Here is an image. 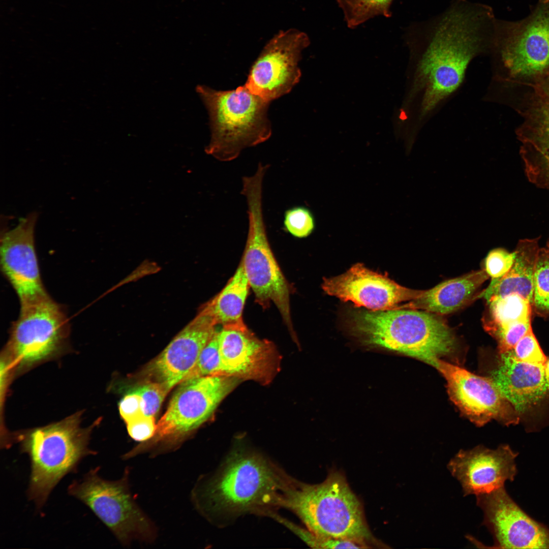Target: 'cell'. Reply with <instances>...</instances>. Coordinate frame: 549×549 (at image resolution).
<instances>
[{"instance_id":"cell-1","label":"cell","mask_w":549,"mask_h":549,"mask_svg":"<svg viewBox=\"0 0 549 549\" xmlns=\"http://www.w3.org/2000/svg\"><path fill=\"white\" fill-rule=\"evenodd\" d=\"M497 20L487 5L454 0L439 16L420 25L410 43L408 102L415 136L461 86L472 60L490 51Z\"/></svg>"},{"instance_id":"cell-2","label":"cell","mask_w":549,"mask_h":549,"mask_svg":"<svg viewBox=\"0 0 549 549\" xmlns=\"http://www.w3.org/2000/svg\"><path fill=\"white\" fill-rule=\"evenodd\" d=\"M298 480L267 456L244 446L232 449L192 491L196 509L211 523L228 525L246 514L275 518L287 508Z\"/></svg>"},{"instance_id":"cell-3","label":"cell","mask_w":549,"mask_h":549,"mask_svg":"<svg viewBox=\"0 0 549 549\" xmlns=\"http://www.w3.org/2000/svg\"><path fill=\"white\" fill-rule=\"evenodd\" d=\"M364 345L401 353L432 364L456 348L455 337L437 314L413 309L358 310L347 320Z\"/></svg>"},{"instance_id":"cell-4","label":"cell","mask_w":549,"mask_h":549,"mask_svg":"<svg viewBox=\"0 0 549 549\" xmlns=\"http://www.w3.org/2000/svg\"><path fill=\"white\" fill-rule=\"evenodd\" d=\"M287 509L317 535L352 540L367 548L386 547L372 534L361 501L339 471H330L319 483L298 480Z\"/></svg>"},{"instance_id":"cell-5","label":"cell","mask_w":549,"mask_h":549,"mask_svg":"<svg viewBox=\"0 0 549 549\" xmlns=\"http://www.w3.org/2000/svg\"><path fill=\"white\" fill-rule=\"evenodd\" d=\"M80 414L36 428L15 436L21 451L30 462L27 496L38 508L45 503L50 494L68 474L76 472L85 456L94 455L88 448L94 426L82 428Z\"/></svg>"},{"instance_id":"cell-6","label":"cell","mask_w":549,"mask_h":549,"mask_svg":"<svg viewBox=\"0 0 549 549\" xmlns=\"http://www.w3.org/2000/svg\"><path fill=\"white\" fill-rule=\"evenodd\" d=\"M196 90L209 117L211 137L205 151L217 160L229 162L246 148L267 140L271 134L267 116L269 102L245 86L219 91L199 85Z\"/></svg>"},{"instance_id":"cell-7","label":"cell","mask_w":549,"mask_h":549,"mask_svg":"<svg viewBox=\"0 0 549 549\" xmlns=\"http://www.w3.org/2000/svg\"><path fill=\"white\" fill-rule=\"evenodd\" d=\"M240 381L226 376H206L182 381L157 424L154 437L129 451V456L133 458L148 453L154 458L174 450L211 416Z\"/></svg>"},{"instance_id":"cell-8","label":"cell","mask_w":549,"mask_h":549,"mask_svg":"<svg viewBox=\"0 0 549 549\" xmlns=\"http://www.w3.org/2000/svg\"><path fill=\"white\" fill-rule=\"evenodd\" d=\"M263 180L259 175L247 176L242 180L240 194L247 201L249 227L241 261L256 301L264 309L272 302L294 335L290 316V289L271 250L263 219Z\"/></svg>"},{"instance_id":"cell-9","label":"cell","mask_w":549,"mask_h":549,"mask_svg":"<svg viewBox=\"0 0 549 549\" xmlns=\"http://www.w3.org/2000/svg\"><path fill=\"white\" fill-rule=\"evenodd\" d=\"M99 470L92 469L81 479L73 481L69 494L88 506L122 545L153 542L157 529L132 494L129 470L126 469L120 479L108 480L100 476Z\"/></svg>"},{"instance_id":"cell-10","label":"cell","mask_w":549,"mask_h":549,"mask_svg":"<svg viewBox=\"0 0 549 549\" xmlns=\"http://www.w3.org/2000/svg\"><path fill=\"white\" fill-rule=\"evenodd\" d=\"M513 77H540L549 70V0H538L519 20L497 19L491 50Z\"/></svg>"},{"instance_id":"cell-11","label":"cell","mask_w":549,"mask_h":549,"mask_svg":"<svg viewBox=\"0 0 549 549\" xmlns=\"http://www.w3.org/2000/svg\"><path fill=\"white\" fill-rule=\"evenodd\" d=\"M65 310L50 296L20 306L11 326L5 354L19 368L31 366L62 348L69 334Z\"/></svg>"},{"instance_id":"cell-12","label":"cell","mask_w":549,"mask_h":549,"mask_svg":"<svg viewBox=\"0 0 549 549\" xmlns=\"http://www.w3.org/2000/svg\"><path fill=\"white\" fill-rule=\"evenodd\" d=\"M309 42L297 29L280 31L264 47L245 85L269 102L288 93L299 81L298 63Z\"/></svg>"},{"instance_id":"cell-13","label":"cell","mask_w":549,"mask_h":549,"mask_svg":"<svg viewBox=\"0 0 549 549\" xmlns=\"http://www.w3.org/2000/svg\"><path fill=\"white\" fill-rule=\"evenodd\" d=\"M432 365L446 379L451 400L476 424L482 425L492 419L506 425L518 422V413L491 378L477 376L439 358Z\"/></svg>"},{"instance_id":"cell-14","label":"cell","mask_w":549,"mask_h":549,"mask_svg":"<svg viewBox=\"0 0 549 549\" xmlns=\"http://www.w3.org/2000/svg\"><path fill=\"white\" fill-rule=\"evenodd\" d=\"M218 341L223 376L266 385L280 370L275 346L257 337L243 321L222 326Z\"/></svg>"},{"instance_id":"cell-15","label":"cell","mask_w":549,"mask_h":549,"mask_svg":"<svg viewBox=\"0 0 549 549\" xmlns=\"http://www.w3.org/2000/svg\"><path fill=\"white\" fill-rule=\"evenodd\" d=\"M37 218L36 212H30L1 236V269L17 294L20 306L49 296L41 279L35 246Z\"/></svg>"},{"instance_id":"cell-16","label":"cell","mask_w":549,"mask_h":549,"mask_svg":"<svg viewBox=\"0 0 549 549\" xmlns=\"http://www.w3.org/2000/svg\"><path fill=\"white\" fill-rule=\"evenodd\" d=\"M476 496L483 513L482 525L492 534L495 547L549 548V528L526 513L504 486Z\"/></svg>"},{"instance_id":"cell-17","label":"cell","mask_w":549,"mask_h":549,"mask_svg":"<svg viewBox=\"0 0 549 549\" xmlns=\"http://www.w3.org/2000/svg\"><path fill=\"white\" fill-rule=\"evenodd\" d=\"M322 288L329 295L374 311L400 309L402 302L417 298L423 291L402 286L361 263L341 275L324 279Z\"/></svg>"},{"instance_id":"cell-18","label":"cell","mask_w":549,"mask_h":549,"mask_svg":"<svg viewBox=\"0 0 549 549\" xmlns=\"http://www.w3.org/2000/svg\"><path fill=\"white\" fill-rule=\"evenodd\" d=\"M212 316L203 307L198 315L149 364L150 381L161 384L168 392L181 383L216 331Z\"/></svg>"},{"instance_id":"cell-19","label":"cell","mask_w":549,"mask_h":549,"mask_svg":"<svg viewBox=\"0 0 549 549\" xmlns=\"http://www.w3.org/2000/svg\"><path fill=\"white\" fill-rule=\"evenodd\" d=\"M517 453L507 445L496 449L478 446L460 450L447 464L451 475L461 483L464 496L490 493L513 481L517 473Z\"/></svg>"},{"instance_id":"cell-20","label":"cell","mask_w":549,"mask_h":549,"mask_svg":"<svg viewBox=\"0 0 549 549\" xmlns=\"http://www.w3.org/2000/svg\"><path fill=\"white\" fill-rule=\"evenodd\" d=\"M518 131L521 155L529 180L549 189V71L540 76Z\"/></svg>"},{"instance_id":"cell-21","label":"cell","mask_w":549,"mask_h":549,"mask_svg":"<svg viewBox=\"0 0 549 549\" xmlns=\"http://www.w3.org/2000/svg\"><path fill=\"white\" fill-rule=\"evenodd\" d=\"M500 355L491 378L518 413L535 404L549 391L544 365L523 362L510 351Z\"/></svg>"},{"instance_id":"cell-22","label":"cell","mask_w":549,"mask_h":549,"mask_svg":"<svg viewBox=\"0 0 549 549\" xmlns=\"http://www.w3.org/2000/svg\"><path fill=\"white\" fill-rule=\"evenodd\" d=\"M485 269L441 283L423 290L417 298L401 309L423 310L437 315L448 314L463 306L489 278Z\"/></svg>"},{"instance_id":"cell-23","label":"cell","mask_w":549,"mask_h":549,"mask_svg":"<svg viewBox=\"0 0 549 549\" xmlns=\"http://www.w3.org/2000/svg\"><path fill=\"white\" fill-rule=\"evenodd\" d=\"M539 249L537 238L520 240L509 270L500 278L492 279L488 287L478 297L488 301L517 293L532 304L534 273Z\"/></svg>"},{"instance_id":"cell-24","label":"cell","mask_w":549,"mask_h":549,"mask_svg":"<svg viewBox=\"0 0 549 549\" xmlns=\"http://www.w3.org/2000/svg\"><path fill=\"white\" fill-rule=\"evenodd\" d=\"M250 287L241 261L222 290L204 306L217 325L243 321L242 315Z\"/></svg>"},{"instance_id":"cell-25","label":"cell","mask_w":549,"mask_h":549,"mask_svg":"<svg viewBox=\"0 0 549 549\" xmlns=\"http://www.w3.org/2000/svg\"><path fill=\"white\" fill-rule=\"evenodd\" d=\"M487 302L489 317H485L483 322L489 333L511 323L531 319L532 304L517 293L492 298Z\"/></svg>"},{"instance_id":"cell-26","label":"cell","mask_w":549,"mask_h":549,"mask_svg":"<svg viewBox=\"0 0 549 549\" xmlns=\"http://www.w3.org/2000/svg\"><path fill=\"white\" fill-rule=\"evenodd\" d=\"M350 28H354L376 16H391L393 0H336Z\"/></svg>"},{"instance_id":"cell-27","label":"cell","mask_w":549,"mask_h":549,"mask_svg":"<svg viewBox=\"0 0 549 549\" xmlns=\"http://www.w3.org/2000/svg\"><path fill=\"white\" fill-rule=\"evenodd\" d=\"M532 309L538 315L549 317V252L540 248L534 278Z\"/></svg>"},{"instance_id":"cell-28","label":"cell","mask_w":549,"mask_h":549,"mask_svg":"<svg viewBox=\"0 0 549 549\" xmlns=\"http://www.w3.org/2000/svg\"><path fill=\"white\" fill-rule=\"evenodd\" d=\"M218 333L217 330L201 352L194 367L183 381L206 376H223Z\"/></svg>"},{"instance_id":"cell-29","label":"cell","mask_w":549,"mask_h":549,"mask_svg":"<svg viewBox=\"0 0 549 549\" xmlns=\"http://www.w3.org/2000/svg\"><path fill=\"white\" fill-rule=\"evenodd\" d=\"M283 228L295 237L306 238L315 229V218L312 211L306 206L292 207L284 212Z\"/></svg>"},{"instance_id":"cell-30","label":"cell","mask_w":549,"mask_h":549,"mask_svg":"<svg viewBox=\"0 0 549 549\" xmlns=\"http://www.w3.org/2000/svg\"><path fill=\"white\" fill-rule=\"evenodd\" d=\"M284 525L309 546L317 548H367L356 541L343 539L326 538L317 535L306 528H302L286 520Z\"/></svg>"},{"instance_id":"cell-31","label":"cell","mask_w":549,"mask_h":549,"mask_svg":"<svg viewBox=\"0 0 549 549\" xmlns=\"http://www.w3.org/2000/svg\"><path fill=\"white\" fill-rule=\"evenodd\" d=\"M531 319L516 322L499 328L490 334L498 343L500 354L511 350L518 341L531 329Z\"/></svg>"},{"instance_id":"cell-32","label":"cell","mask_w":549,"mask_h":549,"mask_svg":"<svg viewBox=\"0 0 549 549\" xmlns=\"http://www.w3.org/2000/svg\"><path fill=\"white\" fill-rule=\"evenodd\" d=\"M517 360L532 364L544 365L546 357L531 329L509 351Z\"/></svg>"},{"instance_id":"cell-33","label":"cell","mask_w":549,"mask_h":549,"mask_svg":"<svg viewBox=\"0 0 549 549\" xmlns=\"http://www.w3.org/2000/svg\"><path fill=\"white\" fill-rule=\"evenodd\" d=\"M141 396L144 403L145 415L155 416L168 392L159 383L149 381L130 391Z\"/></svg>"},{"instance_id":"cell-34","label":"cell","mask_w":549,"mask_h":549,"mask_svg":"<svg viewBox=\"0 0 549 549\" xmlns=\"http://www.w3.org/2000/svg\"><path fill=\"white\" fill-rule=\"evenodd\" d=\"M515 258V252L510 253L502 248L491 250L485 260V270L492 279L500 278L511 267Z\"/></svg>"},{"instance_id":"cell-35","label":"cell","mask_w":549,"mask_h":549,"mask_svg":"<svg viewBox=\"0 0 549 549\" xmlns=\"http://www.w3.org/2000/svg\"><path fill=\"white\" fill-rule=\"evenodd\" d=\"M126 424L129 435L137 441H147L156 434L157 424L154 416L144 415Z\"/></svg>"},{"instance_id":"cell-36","label":"cell","mask_w":549,"mask_h":549,"mask_svg":"<svg viewBox=\"0 0 549 549\" xmlns=\"http://www.w3.org/2000/svg\"><path fill=\"white\" fill-rule=\"evenodd\" d=\"M120 414L126 423L144 415V403L141 396L130 392L119 403Z\"/></svg>"},{"instance_id":"cell-37","label":"cell","mask_w":549,"mask_h":549,"mask_svg":"<svg viewBox=\"0 0 549 549\" xmlns=\"http://www.w3.org/2000/svg\"><path fill=\"white\" fill-rule=\"evenodd\" d=\"M545 374L549 381V358H547L544 364Z\"/></svg>"},{"instance_id":"cell-38","label":"cell","mask_w":549,"mask_h":549,"mask_svg":"<svg viewBox=\"0 0 549 549\" xmlns=\"http://www.w3.org/2000/svg\"><path fill=\"white\" fill-rule=\"evenodd\" d=\"M547 250L549 252V239H548V243H547Z\"/></svg>"}]
</instances>
